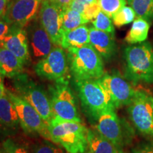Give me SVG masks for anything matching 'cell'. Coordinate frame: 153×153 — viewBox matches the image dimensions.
Instances as JSON below:
<instances>
[{"mask_svg": "<svg viewBox=\"0 0 153 153\" xmlns=\"http://www.w3.org/2000/svg\"><path fill=\"white\" fill-rule=\"evenodd\" d=\"M125 77L133 85L153 83V47L150 42L129 45L124 50Z\"/></svg>", "mask_w": 153, "mask_h": 153, "instance_id": "6da1fadb", "label": "cell"}, {"mask_svg": "<svg viewBox=\"0 0 153 153\" xmlns=\"http://www.w3.org/2000/svg\"><path fill=\"white\" fill-rule=\"evenodd\" d=\"M69 70L74 81L98 79L104 75L103 58L90 44L68 49Z\"/></svg>", "mask_w": 153, "mask_h": 153, "instance_id": "7a4b0ae2", "label": "cell"}, {"mask_svg": "<svg viewBox=\"0 0 153 153\" xmlns=\"http://www.w3.org/2000/svg\"><path fill=\"white\" fill-rule=\"evenodd\" d=\"M74 82L82 110L91 121L97 123L103 113L116 109L109 95L99 79Z\"/></svg>", "mask_w": 153, "mask_h": 153, "instance_id": "3957f363", "label": "cell"}, {"mask_svg": "<svg viewBox=\"0 0 153 153\" xmlns=\"http://www.w3.org/2000/svg\"><path fill=\"white\" fill-rule=\"evenodd\" d=\"M51 142L61 145L72 153L89 152L87 140L88 128L82 123L61 121L48 123Z\"/></svg>", "mask_w": 153, "mask_h": 153, "instance_id": "277c9868", "label": "cell"}, {"mask_svg": "<svg viewBox=\"0 0 153 153\" xmlns=\"http://www.w3.org/2000/svg\"><path fill=\"white\" fill-rule=\"evenodd\" d=\"M50 100L53 117L48 123L61 121H74L82 123L78 112L75 96L68 85V80L55 82L50 89Z\"/></svg>", "mask_w": 153, "mask_h": 153, "instance_id": "5b68a950", "label": "cell"}, {"mask_svg": "<svg viewBox=\"0 0 153 153\" xmlns=\"http://www.w3.org/2000/svg\"><path fill=\"white\" fill-rule=\"evenodd\" d=\"M13 79L18 95L31 104L42 118L48 122L53 117V114L46 91L26 74H20Z\"/></svg>", "mask_w": 153, "mask_h": 153, "instance_id": "8992f818", "label": "cell"}, {"mask_svg": "<svg viewBox=\"0 0 153 153\" xmlns=\"http://www.w3.org/2000/svg\"><path fill=\"white\" fill-rule=\"evenodd\" d=\"M127 110L135 128L143 135L153 136L152 95L145 89H135V96Z\"/></svg>", "mask_w": 153, "mask_h": 153, "instance_id": "52a82bcc", "label": "cell"}, {"mask_svg": "<svg viewBox=\"0 0 153 153\" xmlns=\"http://www.w3.org/2000/svg\"><path fill=\"white\" fill-rule=\"evenodd\" d=\"M7 93L14 104L20 126L25 133L28 135H40L45 139L50 140L48 122L42 118L36 108L17 94L9 90H7Z\"/></svg>", "mask_w": 153, "mask_h": 153, "instance_id": "ba28073f", "label": "cell"}, {"mask_svg": "<svg viewBox=\"0 0 153 153\" xmlns=\"http://www.w3.org/2000/svg\"><path fill=\"white\" fill-rule=\"evenodd\" d=\"M68 70V56L60 46H55L46 57L35 65V72L38 76L55 82L67 80Z\"/></svg>", "mask_w": 153, "mask_h": 153, "instance_id": "9c48e42d", "label": "cell"}, {"mask_svg": "<svg viewBox=\"0 0 153 153\" xmlns=\"http://www.w3.org/2000/svg\"><path fill=\"white\" fill-rule=\"evenodd\" d=\"M99 79L109 95L115 108H118L131 104L135 89L119 71L114 70L111 72H104Z\"/></svg>", "mask_w": 153, "mask_h": 153, "instance_id": "30bf717a", "label": "cell"}, {"mask_svg": "<svg viewBox=\"0 0 153 153\" xmlns=\"http://www.w3.org/2000/svg\"><path fill=\"white\" fill-rule=\"evenodd\" d=\"M62 7L55 0L41 1L38 19L55 46L61 47L62 40Z\"/></svg>", "mask_w": 153, "mask_h": 153, "instance_id": "8fae6325", "label": "cell"}, {"mask_svg": "<svg viewBox=\"0 0 153 153\" xmlns=\"http://www.w3.org/2000/svg\"><path fill=\"white\" fill-rule=\"evenodd\" d=\"M41 4L39 0H10L3 16L11 26L25 28L36 18Z\"/></svg>", "mask_w": 153, "mask_h": 153, "instance_id": "7c38bea8", "label": "cell"}, {"mask_svg": "<svg viewBox=\"0 0 153 153\" xmlns=\"http://www.w3.org/2000/svg\"><path fill=\"white\" fill-rule=\"evenodd\" d=\"M26 30L30 57L38 62L51 52L55 45L42 26L38 16L26 26Z\"/></svg>", "mask_w": 153, "mask_h": 153, "instance_id": "4fadbf2b", "label": "cell"}, {"mask_svg": "<svg viewBox=\"0 0 153 153\" xmlns=\"http://www.w3.org/2000/svg\"><path fill=\"white\" fill-rule=\"evenodd\" d=\"M123 126V122L118 118L115 110H110L103 113L99 116L96 128L101 135L119 150H122L129 139L127 136L128 133H125Z\"/></svg>", "mask_w": 153, "mask_h": 153, "instance_id": "5bb4252c", "label": "cell"}, {"mask_svg": "<svg viewBox=\"0 0 153 153\" xmlns=\"http://www.w3.org/2000/svg\"><path fill=\"white\" fill-rule=\"evenodd\" d=\"M0 46L9 50L18 57L24 65L30 62L31 57L27 33L24 28L11 26L8 35L0 43Z\"/></svg>", "mask_w": 153, "mask_h": 153, "instance_id": "9a60e30c", "label": "cell"}, {"mask_svg": "<svg viewBox=\"0 0 153 153\" xmlns=\"http://www.w3.org/2000/svg\"><path fill=\"white\" fill-rule=\"evenodd\" d=\"M89 44L105 60H110L116 53L114 34L89 28Z\"/></svg>", "mask_w": 153, "mask_h": 153, "instance_id": "2e32d148", "label": "cell"}, {"mask_svg": "<svg viewBox=\"0 0 153 153\" xmlns=\"http://www.w3.org/2000/svg\"><path fill=\"white\" fill-rule=\"evenodd\" d=\"M20 126L14 104L6 92L0 97V128L8 134L16 131Z\"/></svg>", "mask_w": 153, "mask_h": 153, "instance_id": "e0dca14e", "label": "cell"}, {"mask_svg": "<svg viewBox=\"0 0 153 153\" xmlns=\"http://www.w3.org/2000/svg\"><path fill=\"white\" fill-rule=\"evenodd\" d=\"M25 65L8 49L0 46V74L9 78L16 77L22 73Z\"/></svg>", "mask_w": 153, "mask_h": 153, "instance_id": "ac0fdd59", "label": "cell"}, {"mask_svg": "<svg viewBox=\"0 0 153 153\" xmlns=\"http://www.w3.org/2000/svg\"><path fill=\"white\" fill-rule=\"evenodd\" d=\"M88 44H89V28L85 25L62 33L61 47L63 49L80 48Z\"/></svg>", "mask_w": 153, "mask_h": 153, "instance_id": "d6986e66", "label": "cell"}, {"mask_svg": "<svg viewBox=\"0 0 153 153\" xmlns=\"http://www.w3.org/2000/svg\"><path fill=\"white\" fill-rule=\"evenodd\" d=\"M89 153H118L119 149L98 131L89 129L87 133Z\"/></svg>", "mask_w": 153, "mask_h": 153, "instance_id": "ffe728a7", "label": "cell"}, {"mask_svg": "<svg viewBox=\"0 0 153 153\" xmlns=\"http://www.w3.org/2000/svg\"><path fill=\"white\" fill-rule=\"evenodd\" d=\"M150 22L145 19L137 18L133 21L131 29L126 36L125 41L131 45L145 42L148 38Z\"/></svg>", "mask_w": 153, "mask_h": 153, "instance_id": "44dd1931", "label": "cell"}, {"mask_svg": "<svg viewBox=\"0 0 153 153\" xmlns=\"http://www.w3.org/2000/svg\"><path fill=\"white\" fill-rule=\"evenodd\" d=\"M61 22L62 33L74 29L87 23L80 13L73 10L70 7L62 9Z\"/></svg>", "mask_w": 153, "mask_h": 153, "instance_id": "7402d4cb", "label": "cell"}, {"mask_svg": "<svg viewBox=\"0 0 153 153\" xmlns=\"http://www.w3.org/2000/svg\"><path fill=\"white\" fill-rule=\"evenodd\" d=\"M128 2L135 11L137 18L153 21V0H129Z\"/></svg>", "mask_w": 153, "mask_h": 153, "instance_id": "603a6c76", "label": "cell"}, {"mask_svg": "<svg viewBox=\"0 0 153 153\" xmlns=\"http://www.w3.org/2000/svg\"><path fill=\"white\" fill-rule=\"evenodd\" d=\"M136 14L131 7L124 6L112 16L113 23L117 27L129 24L135 20Z\"/></svg>", "mask_w": 153, "mask_h": 153, "instance_id": "cb8c5ba5", "label": "cell"}, {"mask_svg": "<svg viewBox=\"0 0 153 153\" xmlns=\"http://www.w3.org/2000/svg\"><path fill=\"white\" fill-rule=\"evenodd\" d=\"M93 26L97 29L107 32V33L114 34V23L108 15H106L102 11H100L99 14L94 20L91 22Z\"/></svg>", "mask_w": 153, "mask_h": 153, "instance_id": "d4e9b609", "label": "cell"}, {"mask_svg": "<svg viewBox=\"0 0 153 153\" xmlns=\"http://www.w3.org/2000/svg\"><path fill=\"white\" fill-rule=\"evenodd\" d=\"M101 10L108 16H112L116 14L120 8L127 4L126 0H97Z\"/></svg>", "mask_w": 153, "mask_h": 153, "instance_id": "484cf974", "label": "cell"}, {"mask_svg": "<svg viewBox=\"0 0 153 153\" xmlns=\"http://www.w3.org/2000/svg\"><path fill=\"white\" fill-rule=\"evenodd\" d=\"M31 153H63V151L60 147L53 144V142L43 140L33 145Z\"/></svg>", "mask_w": 153, "mask_h": 153, "instance_id": "4316f807", "label": "cell"}, {"mask_svg": "<svg viewBox=\"0 0 153 153\" xmlns=\"http://www.w3.org/2000/svg\"><path fill=\"white\" fill-rule=\"evenodd\" d=\"M2 153H29L25 145L12 138H8L2 143Z\"/></svg>", "mask_w": 153, "mask_h": 153, "instance_id": "83f0119b", "label": "cell"}, {"mask_svg": "<svg viewBox=\"0 0 153 153\" xmlns=\"http://www.w3.org/2000/svg\"><path fill=\"white\" fill-rule=\"evenodd\" d=\"M100 11L101 8L98 1L96 3L89 4L87 10H86L85 14L82 15V16L84 17V19H85L86 22L87 23L89 22H92L94 19L97 17V14H99V12Z\"/></svg>", "mask_w": 153, "mask_h": 153, "instance_id": "f1b7e54d", "label": "cell"}, {"mask_svg": "<svg viewBox=\"0 0 153 153\" xmlns=\"http://www.w3.org/2000/svg\"><path fill=\"white\" fill-rule=\"evenodd\" d=\"M132 153H153V140L139 143L132 149Z\"/></svg>", "mask_w": 153, "mask_h": 153, "instance_id": "f546056e", "label": "cell"}, {"mask_svg": "<svg viewBox=\"0 0 153 153\" xmlns=\"http://www.w3.org/2000/svg\"><path fill=\"white\" fill-rule=\"evenodd\" d=\"M89 5V3L87 2L85 0H72L70 5V8L78 11L82 15H83Z\"/></svg>", "mask_w": 153, "mask_h": 153, "instance_id": "4dcf8cb0", "label": "cell"}, {"mask_svg": "<svg viewBox=\"0 0 153 153\" xmlns=\"http://www.w3.org/2000/svg\"><path fill=\"white\" fill-rule=\"evenodd\" d=\"M11 26L9 24L3 16H0V43L4 38L8 35L11 30Z\"/></svg>", "mask_w": 153, "mask_h": 153, "instance_id": "1f68e13d", "label": "cell"}, {"mask_svg": "<svg viewBox=\"0 0 153 153\" xmlns=\"http://www.w3.org/2000/svg\"><path fill=\"white\" fill-rule=\"evenodd\" d=\"M10 0H0V16H4Z\"/></svg>", "mask_w": 153, "mask_h": 153, "instance_id": "d6a6232c", "label": "cell"}, {"mask_svg": "<svg viewBox=\"0 0 153 153\" xmlns=\"http://www.w3.org/2000/svg\"><path fill=\"white\" fill-rule=\"evenodd\" d=\"M55 1L60 4L62 9H64L67 8V7H70V5L72 0H55Z\"/></svg>", "mask_w": 153, "mask_h": 153, "instance_id": "836d02e7", "label": "cell"}, {"mask_svg": "<svg viewBox=\"0 0 153 153\" xmlns=\"http://www.w3.org/2000/svg\"><path fill=\"white\" fill-rule=\"evenodd\" d=\"M5 92H6V89L3 83L2 75L0 74V97H1Z\"/></svg>", "mask_w": 153, "mask_h": 153, "instance_id": "e575fe53", "label": "cell"}, {"mask_svg": "<svg viewBox=\"0 0 153 153\" xmlns=\"http://www.w3.org/2000/svg\"><path fill=\"white\" fill-rule=\"evenodd\" d=\"M86 1H87V2H88V3H89V4H93V3H96V2H97V0H85Z\"/></svg>", "mask_w": 153, "mask_h": 153, "instance_id": "d590c367", "label": "cell"}, {"mask_svg": "<svg viewBox=\"0 0 153 153\" xmlns=\"http://www.w3.org/2000/svg\"><path fill=\"white\" fill-rule=\"evenodd\" d=\"M118 153H125V152H124L122 150H119V151H118Z\"/></svg>", "mask_w": 153, "mask_h": 153, "instance_id": "8d00e7d4", "label": "cell"}, {"mask_svg": "<svg viewBox=\"0 0 153 153\" xmlns=\"http://www.w3.org/2000/svg\"><path fill=\"white\" fill-rule=\"evenodd\" d=\"M0 153H2V151H1V150H0Z\"/></svg>", "mask_w": 153, "mask_h": 153, "instance_id": "74e56055", "label": "cell"}, {"mask_svg": "<svg viewBox=\"0 0 153 153\" xmlns=\"http://www.w3.org/2000/svg\"><path fill=\"white\" fill-rule=\"evenodd\" d=\"M39 1H43V0H39Z\"/></svg>", "mask_w": 153, "mask_h": 153, "instance_id": "f35d334b", "label": "cell"}, {"mask_svg": "<svg viewBox=\"0 0 153 153\" xmlns=\"http://www.w3.org/2000/svg\"><path fill=\"white\" fill-rule=\"evenodd\" d=\"M67 153H72V152H68ZM87 153H89V152H87Z\"/></svg>", "mask_w": 153, "mask_h": 153, "instance_id": "ab89813d", "label": "cell"}, {"mask_svg": "<svg viewBox=\"0 0 153 153\" xmlns=\"http://www.w3.org/2000/svg\"><path fill=\"white\" fill-rule=\"evenodd\" d=\"M128 1H129V0H128Z\"/></svg>", "mask_w": 153, "mask_h": 153, "instance_id": "60d3db41", "label": "cell"}]
</instances>
